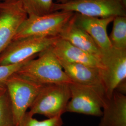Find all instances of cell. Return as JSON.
I'll list each match as a JSON object with an SVG mask.
<instances>
[{"label": "cell", "mask_w": 126, "mask_h": 126, "mask_svg": "<svg viewBox=\"0 0 126 126\" xmlns=\"http://www.w3.org/2000/svg\"><path fill=\"white\" fill-rule=\"evenodd\" d=\"M113 26L108 36L113 47L126 49V16H117L113 20Z\"/></svg>", "instance_id": "cell-15"}, {"label": "cell", "mask_w": 126, "mask_h": 126, "mask_svg": "<svg viewBox=\"0 0 126 126\" xmlns=\"http://www.w3.org/2000/svg\"><path fill=\"white\" fill-rule=\"evenodd\" d=\"M98 126H126V96L115 90L102 108Z\"/></svg>", "instance_id": "cell-12"}, {"label": "cell", "mask_w": 126, "mask_h": 126, "mask_svg": "<svg viewBox=\"0 0 126 126\" xmlns=\"http://www.w3.org/2000/svg\"><path fill=\"white\" fill-rule=\"evenodd\" d=\"M28 16L20 0L0 1V54Z\"/></svg>", "instance_id": "cell-9"}, {"label": "cell", "mask_w": 126, "mask_h": 126, "mask_svg": "<svg viewBox=\"0 0 126 126\" xmlns=\"http://www.w3.org/2000/svg\"><path fill=\"white\" fill-rule=\"evenodd\" d=\"M57 11L99 18L126 16V0H75L65 4L54 2L53 11Z\"/></svg>", "instance_id": "cell-8"}, {"label": "cell", "mask_w": 126, "mask_h": 126, "mask_svg": "<svg viewBox=\"0 0 126 126\" xmlns=\"http://www.w3.org/2000/svg\"><path fill=\"white\" fill-rule=\"evenodd\" d=\"M74 14L70 11H57L42 16H28L13 40L28 36H59Z\"/></svg>", "instance_id": "cell-3"}, {"label": "cell", "mask_w": 126, "mask_h": 126, "mask_svg": "<svg viewBox=\"0 0 126 126\" xmlns=\"http://www.w3.org/2000/svg\"><path fill=\"white\" fill-rule=\"evenodd\" d=\"M59 38L31 36L13 40L0 54V65L14 64L36 57L51 46Z\"/></svg>", "instance_id": "cell-7"}, {"label": "cell", "mask_w": 126, "mask_h": 126, "mask_svg": "<svg viewBox=\"0 0 126 126\" xmlns=\"http://www.w3.org/2000/svg\"><path fill=\"white\" fill-rule=\"evenodd\" d=\"M51 48L60 61L82 63L99 69L102 67L99 59L95 56L59 37L51 46Z\"/></svg>", "instance_id": "cell-11"}, {"label": "cell", "mask_w": 126, "mask_h": 126, "mask_svg": "<svg viewBox=\"0 0 126 126\" xmlns=\"http://www.w3.org/2000/svg\"><path fill=\"white\" fill-rule=\"evenodd\" d=\"M20 0L28 16H42L53 12V0Z\"/></svg>", "instance_id": "cell-16"}, {"label": "cell", "mask_w": 126, "mask_h": 126, "mask_svg": "<svg viewBox=\"0 0 126 126\" xmlns=\"http://www.w3.org/2000/svg\"><path fill=\"white\" fill-rule=\"evenodd\" d=\"M1 0H0V1H1Z\"/></svg>", "instance_id": "cell-21"}, {"label": "cell", "mask_w": 126, "mask_h": 126, "mask_svg": "<svg viewBox=\"0 0 126 126\" xmlns=\"http://www.w3.org/2000/svg\"><path fill=\"white\" fill-rule=\"evenodd\" d=\"M0 126H14L11 105L6 88L0 89Z\"/></svg>", "instance_id": "cell-17"}, {"label": "cell", "mask_w": 126, "mask_h": 126, "mask_svg": "<svg viewBox=\"0 0 126 126\" xmlns=\"http://www.w3.org/2000/svg\"><path fill=\"white\" fill-rule=\"evenodd\" d=\"M36 57H33L22 62L14 64L0 65V89L5 88L6 82L9 78L17 72L18 70H19V69L29 60L35 58Z\"/></svg>", "instance_id": "cell-19"}, {"label": "cell", "mask_w": 126, "mask_h": 126, "mask_svg": "<svg viewBox=\"0 0 126 126\" xmlns=\"http://www.w3.org/2000/svg\"><path fill=\"white\" fill-rule=\"evenodd\" d=\"M43 86L29 80L16 73L8 79L6 88L11 105L14 126L19 125Z\"/></svg>", "instance_id": "cell-4"}, {"label": "cell", "mask_w": 126, "mask_h": 126, "mask_svg": "<svg viewBox=\"0 0 126 126\" xmlns=\"http://www.w3.org/2000/svg\"><path fill=\"white\" fill-rule=\"evenodd\" d=\"M63 124L61 116L39 121L27 111L18 126H63Z\"/></svg>", "instance_id": "cell-18"}, {"label": "cell", "mask_w": 126, "mask_h": 126, "mask_svg": "<svg viewBox=\"0 0 126 126\" xmlns=\"http://www.w3.org/2000/svg\"><path fill=\"white\" fill-rule=\"evenodd\" d=\"M59 38L67 41L80 49L93 55L100 61L101 51L92 38L74 23L73 16L59 34Z\"/></svg>", "instance_id": "cell-13"}, {"label": "cell", "mask_w": 126, "mask_h": 126, "mask_svg": "<svg viewBox=\"0 0 126 126\" xmlns=\"http://www.w3.org/2000/svg\"><path fill=\"white\" fill-rule=\"evenodd\" d=\"M59 61L63 71L72 82L103 89L99 68L82 63Z\"/></svg>", "instance_id": "cell-14"}, {"label": "cell", "mask_w": 126, "mask_h": 126, "mask_svg": "<svg viewBox=\"0 0 126 126\" xmlns=\"http://www.w3.org/2000/svg\"><path fill=\"white\" fill-rule=\"evenodd\" d=\"M70 97L69 84L44 85L28 112L32 116L40 114L47 118L62 116L66 113Z\"/></svg>", "instance_id": "cell-2"}, {"label": "cell", "mask_w": 126, "mask_h": 126, "mask_svg": "<svg viewBox=\"0 0 126 126\" xmlns=\"http://www.w3.org/2000/svg\"><path fill=\"white\" fill-rule=\"evenodd\" d=\"M37 57L29 60L16 73L42 85L73 83L63 71L51 46L40 52Z\"/></svg>", "instance_id": "cell-1"}, {"label": "cell", "mask_w": 126, "mask_h": 126, "mask_svg": "<svg viewBox=\"0 0 126 126\" xmlns=\"http://www.w3.org/2000/svg\"><path fill=\"white\" fill-rule=\"evenodd\" d=\"M74 0H56L57 2L56 3L59 4H65L73 1Z\"/></svg>", "instance_id": "cell-20"}, {"label": "cell", "mask_w": 126, "mask_h": 126, "mask_svg": "<svg viewBox=\"0 0 126 126\" xmlns=\"http://www.w3.org/2000/svg\"><path fill=\"white\" fill-rule=\"evenodd\" d=\"M69 87L71 97L66 107V113L101 117L102 108L107 99L102 88L73 82L69 84Z\"/></svg>", "instance_id": "cell-5"}, {"label": "cell", "mask_w": 126, "mask_h": 126, "mask_svg": "<svg viewBox=\"0 0 126 126\" xmlns=\"http://www.w3.org/2000/svg\"><path fill=\"white\" fill-rule=\"evenodd\" d=\"M115 17L99 18L75 13L73 16L74 23L83 29L94 41L100 50L112 47L109 39L107 28Z\"/></svg>", "instance_id": "cell-10"}, {"label": "cell", "mask_w": 126, "mask_h": 126, "mask_svg": "<svg viewBox=\"0 0 126 126\" xmlns=\"http://www.w3.org/2000/svg\"><path fill=\"white\" fill-rule=\"evenodd\" d=\"M100 76L104 93L110 99L113 93L126 80V49H119L112 46L100 50Z\"/></svg>", "instance_id": "cell-6"}]
</instances>
